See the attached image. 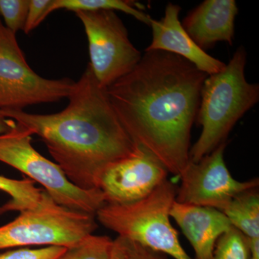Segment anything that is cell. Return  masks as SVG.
Listing matches in <instances>:
<instances>
[{"mask_svg":"<svg viewBox=\"0 0 259 259\" xmlns=\"http://www.w3.org/2000/svg\"><path fill=\"white\" fill-rule=\"evenodd\" d=\"M0 190L6 192L11 199L0 207V214L10 211H23L35 208L41 200L44 190L37 189L33 181L28 178L12 180L0 176Z\"/></svg>","mask_w":259,"mask_h":259,"instance_id":"cell-16","label":"cell"},{"mask_svg":"<svg viewBox=\"0 0 259 259\" xmlns=\"http://www.w3.org/2000/svg\"><path fill=\"white\" fill-rule=\"evenodd\" d=\"M110 259H168L166 255L124 237L113 240Z\"/></svg>","mask_w":259,"mask_h":259,"instance_id":"cell-19","label":"cell"},{"mask_svg":"<svg viewBox=\"0 0 259 259\" xmlns=\"http://www.w3.org/2000/svg\"><path fill=\"white\" fill-rule=\"evenodd\" d=\"M88 37L90 62L95 79L107 89L131 72L141 59L122 20L111 10L76 12Z\"/></svg>","mask_w":259,"mask_h":259,"instance_id":"cell-8","label":"cell"},{"mask_svg":"<svg viewBox=\"0 0 259 259\" xmlns=\"http://www.w3.org/2000/svg\"><path fill=\"white\" fill-rule=\"evenodd\" d=\"M222 212L232 226L248 240L259 239V194L257 188L238 194Z\"/></svg>","mask_w":259,"mask_h":259,"instance_id":"cell-14","label":"cell"},{"mask_svg":"<svg viewBox=\"0 0 259 259\" xmlns=\"http://www.w3.org/2000/svg\"><path fill=\"white\" fill-rule=\"evenodd\" d=\"M113 240L91 234L66 248L56 259H110Z\"/></svg>","mask_w":259,"mask_h":259,"instance_id":"cell-17","label":"cell"},{"mask_svg":"<svg viewBox=\"0 0 259 259\" xmlns=\"http://www.w3.org/2000/svg\"><path fill=\"white\" fill-rule=\"evenodd\" d=\"M207 76L180 56L146 51L131 72L106 89L135 144L177 176L190 163L191 130Z\"/></svg>","mask_w":259,"mask_h":259,"instance_id":"cell-1","label":"cell"},{"mask_svg":"<svg viewBox=\"0 0 259 259\" xmlns=\"http://www.w3.org/2000/svg\"><path fill=\"white\" fill-rule=\"evenodd\" d=\"M238 13L234 0H205L186 16L182 25L194 42L205 51L219 41L233 44Z\"/></svg>","mask_w":259,"mask_h":259,"instance_id":"cell-13","label":"cell"},{"mask_svg":"<svg viewBox=\"0 0 259 259\" xmlns=\"http://www.w3.org/2000/svg\"><path fill=\"white\" fill-rule=\"evenodd\" d=\"M168 172L154 155L136 145L132 154L112 163L103 171L98 188L106 204L132 203L144 198L166 180Z\"/></svg>","mask_w":259,"mask_h":259,"instance_id":"cell-10","label":"cell"},{"mask_svg":"<svg viewBox=\"0 0 259 259\" xmlns=\"http://www.w3.org/2000/svg\"><path fill=\"white\" fill-rule=\"evenodd\" d=\"M32 136L30 131L17 122L9 132L0 135V161L40 184L59 205L96 215L106 204L102 191L83 190L71 183L57 163L49 161L33 148Z\"/></svg>","mask_w":259,"mask_h":259,"instance_id":"cell-5","label":"cell"},{"mask_svg":"<svg viewBox=\"0 0 259 259\" xmlns=\"http://www.w3.org/2000/svg\"><path fill=\"white\" fill-rule=\"evenodd\" d=\"M53 0H30L28 15L23 31L28 34L37 28L50 15Z\"/></svg>","mask_w":259,"mask_h":259,"instance_id":"cell-22","label":"cell"},{"mask_svg":"<svg viewBox=\"0 0 259 259\" xmlns=\"http://www.w3.org/2000/svg\"><path fill=\"white\" fill-rule=\"evenodd\" d=\"M181 8L168 3L161 20H151L152 41L146 51H159L180 56L204 74H217L226 64L200 49L180 23Z\"/></svg>","mask_w":259,"mask_h":259,"instance_id":"cell-11","label":"cell"},{"mask_svg":"<svg viewBox=\"0 0 259 259\" xmlns=\"http://www.w3.org/2000/svg\"><path fill=\"white\" fill-rule=\"evenodd\" d=\"M175 185L165 180L144 198L124 204H105L97 211L98 221L108 229L175 259H192L170 222L176 200Z\"/></svg>","mask_w":259,"mask_h":259,"instance_id":"cell-4","label":"cell"},{"mask_svg":"<svg viewBox=\"0 0 259 259\" xmlns=\"http://www.w3.org/2000/svg\"><path fill=\"white\" fill-rule=\"evenodd\" d=\"M15 125L16 122L13 119L5 117L0 109V135L9 132Z\"/></svg>","mask_w":259,"mask_h":259,"instance_id":"cell-23","label":"cell"},{"mask_svg":"<svg viewBox=\"0 0 259 259\" xmlns=\"http://www.w3.org/2000/svg\"><path fill=\"white\" fill-rule=\"evenodd\" d=\"M245 64L246 52L244 48H238L222 71L206 78L196 118L202 133L190 148L192 163L200 161L226 142L237 122L258 102V84L245 79Z\"/></svg>","mask_w":259,"mask_h":259,"instance_id":"cell-3","label":"cell"},{"mask_svg":"<svg viewBox=\"0 0 259 259\" xmlns=\"http://www.w3.org/2000/svg\"><path fill=\"white\" fill-rule=\"evenodd\" d=\"M170 217L176 221L190 241L195 259H212L218 240L233 227L221 211L176 201L172 205Z\"/></svg>","mask_w":259,"mask_h":259,"instance_id":"cell-12","label":"cell"},{"mask_svg":"<svg viewBox=\"0 0 259 259\" xmlns=\"http://www.w3.org/2000/svg\"><path fill=\"white\" fill-rule=\"evenodd\" d=\"M15 35L0 19V109L23 110L29 105L68 98L74 81L39 76L27 63Z\"/></svg>","mask_w":259,"mask_h":259,"instance_id":"cell-7","label":"cell"},{"mask_svg":"<svg viewBox=\"0 0 259 259\" xmlns=\"http://www.w3.org/2000/svg\"><path fill=\"white\" fill-rule=\"evenodd\" d=\"M66 248L61 246H47L38 249L19 248L0 253V259H56Z\"/></svg>","mask_w":259,"mask_h":259,"instance_id":"cell-21","label":"cell"},{"mask_svg":"<svg viewBox=\"0 0 259 259\" xmlns=\"http://www.w3.org/2000/svg\"><path fill=\"white\" fill-rule=\"evenodd\" d=\"M227 142L197 163L190 161L180 175L176 202L222 211L238 194L258 188V179L239 182L235 180L224 161Z\"/></svg>","mask_w":259,"mask_h":259,"instance_id":"cell-9","label":"cell"},{"mask_svg":"<svg viewBox=\"0 0 259 259\" xmlns=\"http://www.w3.org/2000/svg\"><path fill=\"white\" fill-rule=\"evenodd\" d=\"M95 217L59 205L44 190L36 207L0 227V250L28 245L69 248L93 234Z\"/></svg>","mask_w":259,"mask_h":259,"instance_id":"cell-6","label":"cell"},{"mask_svg":"<svg viewBox=\"0 0 259 259\" xmlns=\"http://www.w3.org/2000/svg\"><path fill=\"white\" fill-rule=\"evenodd\" d=\"M212 259H252L248 238L232 227L218 240Z\"/></svg>","mask_w":259,"mask_h":259,"instance_id":"cell-18","label":"cell"},{"mask_svg":"<svg viewBox=\"0 0 259 259\" xmlns=\"http://www.w3.org/2000/svg\"><path fill=\"white\" fill-rule=\"evenodd\" d=\"M65 10L74 11H99L111 10L127 13L146 25H151L152 19L143 12V6L139 3L126 0H53L49 12Z\"/></svg>","mask_w":259,"mask_h":259,"instance_id":"cell-15","label":"cell"},{"mask_svg":"<svg viewBox=\"0 0 259 259\" xmlns=\"http://www.w3.org/2000/svg\"><path fill=\"white\" fill-rule=\"evenodd\" d=\"M64 110L49 115L1 110L3 115L36 134L71 183L83 190L99 189L103 171L130 156L136 144L88 67L69 94Z\"/></svg>","mask_w":259,"mask_h":259,"instance_id":"cell-2","label":"cell"},{"mask_svg":"<svg viewBox=\"0 0 259 259\" xmlns=\"http://www.w3.org/2000/svg\"><path fill=\"white\" fill-rule=\"evenodd\" d=\"M30 0H0V15L5 26L10 31L23 30L28 15Z\"/></svg>","mask_w":259,"mask_h":259,"instance_id":"cell-20","label":"cell"}]
</instances>
